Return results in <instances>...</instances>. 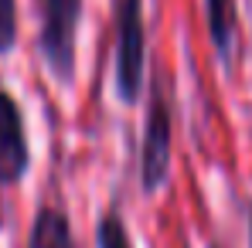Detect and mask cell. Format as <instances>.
I'll list each match as a JSON object with an SVG mask.
<instances>
[{
	"instance_id": "obj_1",
	"label": "cell",
	"mask_w": 252,
	"mask_h": 248,
	"mask_svg": "<svg viewBox=\"0 0 252 248\" xmlns=\"http://www.w3.org/2000/svg\"><path fill=\"white\" fill-rule=\"evenodd\" d=\"M147 85V21L143 0H113V95L133 109Z\"/></svg>"
},
{
	"instance_id": "obj_2",
	"label": "cell",
	"mask_w": 252,
	"mask_h": 248,
	"mask_svg": "<svg viewBox=\"0 0 252 248\" xmlns=\"http://www.w3.org/2000/svg\"><path fill=\"white\" fill-rule=\"evenodd\" d=\"M170 153H174V109L164 72H154L150 99L143 112V136H140V187L143 194H157L170 177Z\"/></svg>"
},
{
	"instance_id": "obj_3",
	"label": "cell",
	"mask_w": 252,
	"mask_h": 248,
	"mask_svg": "<svg viewBox=\"0 0 252 248\" xmlns=\"http://www.w3.org/2000/svg\"><path fill=\"white\" fill-rule=\"evenodd\" d=\"M85 0H41V55L58 82L75 79V41Z\"/></svg>"
},
{
	"instance_id": "obj_4",
	"label": "cell",
	"mask_w": 252,
	"mask_h": 248,
	"mask_svg": "<svg viewBox=\"0 0 252 248\" xmlns=\"http://www.w3.org/2000/svg\"><path fill=\"white\" fill-rule=\"evenodd\" d=\"M28 166H31V146H28L21 106L14 102L10 92L0 88V187L21 184Z\"/></svg>"
},
{
	"instance_id": "obj_5",
	"label": "cell",
	"mask_w": 252,
	"mask_h": 248,
	"mask_svg": "<svg viewBox=\"0 0 252 248\" xmlns=\"http://www.w3.org/2000/svg\"><path fill=\"white\" fill-rule=\"evenodd\" d=\"M208 14V38L215 44V55L221 58L225 68H232L235 55V0H205Z\"/></svg>"
},
{
	"instance_id": "obj_6",
	"label": "cell",
	"mask_w": 252,
	"mask_h": 248,
	"mask_svg": "<svg viewBox=\"0 0 252 248\" xmlns=\"http://www.w3.org/2000/svg\"><path fill=\"white\" fill-rule=\"evenodd\" d=\"M28 248H75L68 214L51 204L41 207L34 214V224H31V235H28Z\"/></svg>"
},
{
	"instance_id": "obj_7",
	"label": "cell",
	"mask_w": 252,
	"mask_h": 248,
	"mask_svg": "<svg viewBox=\"0 0 252 248\" xmlns=\"http://www.w3.org/2000/svg\"><path fill=\"white\" fill-rule=\"evenodd\" d=\"M95 248H133L129 228L123 221V211L113 204L102 211L99 224H95Z\"/></svg>"
},
{
	"instance_id": "obj_8",
	"label": "cell",
	"mask_w": 252,
	"mask_h": 248,
	"mask_svg": "<svg viewBox=\"0 0 252 248\" xmlns=\"http://www.w3.org/2000/svg\"><path fill=\"white\" fill-rule=\"evenodd\" d=\"M17 41V0H0V55Z\"/></svg>"
},
{
	"instance_id": "obj_9",
	"label": "cell",
	"mask_w": 252,
	"mask_h": 248,
	"mask_svg": "<svg viewBox=\"0 0 252 248\" xmlns=\"http://www.w3.org/2000/svg\"><path fill=\"white\" fill-rule=\"evenodd\" d=\"M246 221H249V248H252V204H249V211H246Z\"/></svg>"
},
{
	"instance_id": "obj_10",
	"label": "cell",
	"mask_w": 252,
	"mask_h": 248,
	"mask_svg": "<svg viewBox=\"0 0 252 248\" xmlns=\"http://www.w3.org/2000/svg\"><path fill=\"white\" fill-rule=\"evenodd\" d=\"M211 248H218V245H211Z\"/></svg>"
}]
</instances>
